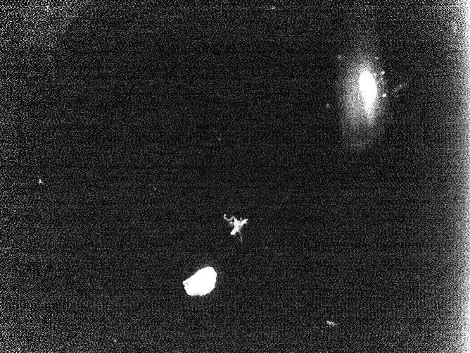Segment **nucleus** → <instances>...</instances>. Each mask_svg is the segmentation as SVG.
Instances as JSON below:
<instances>
[{
    "label": "nucleus",
    "mask_w": 470,
    "mask_h": 353,
    "mask_svg": "<svg viewBox=\"0 0 470 353\" xmlns=\"http://www.w3.org/2000/svg\"><path fill=\"white\" fill-rule=\"evenodd\" d=\"M341 134L353 151L371 147L386 130L390 98L374 27L364 29L337 57L336 81Z\"/></svg>",
    "instance_id": "nucleus-1"
},
{
    "label": "nucleus",
    "mask_w": 470,
    "mask_h": 353,
    "mask_svg": "<svg viewBox=\"0 0 470 353\" xmlns=\"http://www.w3.org/2000/svg\"><path fill=\"white\" fill-rule=\"evenodd\" d=\"M215 279V271L208 267L198 271L196 274L184 282V285L189 295H205L214 287Z\"/></svg>",
    "instance_id": "nucleus-2"
}]
</instances>
